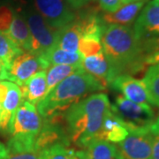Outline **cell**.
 I'll return each mask as SVG.
<instances>
[{
	"instance_id": "34",
	"label": "cell",
	"mask_w": 159,
	"mask_h": 159,
	"mask_svg": "<svg viewBox=\"0 0 159 159\" xmlns=\"http://www.w3.org/2000/svg\"><path fill=\"white\" fill-rule=\"evenodd\" d=\"M147 0H122L123 5L130 4V3H135V2H146Z\"/></svg>"
},
{
	"instance_id": "18",
	"label": "cell",
	"mask_w": 159,
	"mask_h": 159,
	"mask_svg": "<svg viewBox=\"0 0 159 159\" xmlns=\"http://www.w3.org/2000/svg\"><path fill=\"white\" fill-rule=\"evenodd\" d=\"M145 2H135L123 5L114 12H104L102 20L106 25L116 24L122 26H130L135 20L142 11Z\"/></svg>"
},
{
	"instance_id": "33",
	"label": "cell",
	"mask_w": 159,
	"mask_h": 159,
	"mask_svg": "<svg viewBox=\"0 0 159 159\" xmlns=\"http://www.w3.org/2000/svg\"><path fill=\"white\" fill-rule=\"evenodd\" d=\"M75 159H89L88 155L84 150H80V151H76V157Z\"/></svg>"
},
{
	"instance_id": "21",
	"label": "cell",
	"mask_w": 159,
	"mask_h": 159,
	"mask_svg": "<svg viewBox=\"0 0 159 159\" xmlns=\"http://www.w3.org/2000/svg\"><path fill=\"white\" fill-rule=\"evenodd\" d=\"M6 159H38L35 142L11 137L7 144Z\"/></svg>"
},
{
	"instance_id": "4",
	"label": "cell",
	"mask_w": 159,
	"mask_h": 159,
	"mask_svg": "<svg viewBox=\"0 0 159 159\" xmlns=\"http://www.w3.org/2000/svg\"><path fill=\"white\" fill-rule=\"evenodd\" d=\"M20 11L27 21L31 35L29 52L41 57L55 45L57 29L51 28L29 4L22 7Z\"/></svg>"
},
{
	"instance_id": "12",
	"label": "cell",
	"mask_w": 159,
	"mask_h": 159,
	"mask_svg": "<svg viewBox=\"0 0 159 159\" xmlns=\"http://www.w3.org/2000/svg\"><path fill=\"white\" fill-rule=\"evenodd\" d=\"M81 66L86 73L98 80L105 88L113 80L111 66L102 51L95 55L84 57Z\"/></svg>"
},
{
	"instance_id": "20",
	"label": "cell",
	"mask_w": 159,
	"mask_h": 159,
	"mask_svg": "<svg viewBox=\"0 0 159 159\" xmlns=\"http://www.w3.org/2000/svg\"><path fill=\"white\" fill-rule=\"evenodd\" d=\"M81 64L77 65H54L46 69V96L62 80L71 76L72 74L83 72ZM45 96V97H46Z\"/></svg>"
},
{
	"instance_id": "1",
	"label": "cell",
	"mask_w": 159,
	"mask_h": 159,
	"mask_svg": "<svg viewBox=\"0 0 159 159\" xmlns=\"http://www.w3.org/2000/svg\"><path fill=\"white\" fill-rule=\"evenodd\" d=\"M102 51L111 66L112 76L137 73L145 66L142 41L135 36L130 26L106 25L102 35Z\"/></svg>"
},
{
	"instance_id": "16",
	"label": "cell",
	"mask_w": 159,
	"mask_h": 159,
	"mask_svg": "<svg viewBox=\"0 0 159 159\" xmlns=\"http://www.w3.org/2000/svg\"><path fill=\"white\" fill-rule=\"evenodd\" d=\"M81 37V27L76 20L61 29H57L55 45L57 48L71 52H79L80 40Z\"/></svg>"
},
{
	"instance_id": "8",
	"label": "cell",
	"mask_w": 159,
	"mask_h": 159,
	"mask_svg": "<svg viewBox=\"0 0 159 159\" xmlns=\"http://www.w3.org/2000/svg\"><path fill=\"white\" fill-rule=\"evenodd\" d=\"M29 2L46 22L55 29H61L77 18L66 0H29Z\"/></svg>"
},
{
	"instance_id": "14",
	"label": "cell",
	"mask_w": 159,
	"mask_h": 159,
	"mask_svg": "<svg viewBox=\"0 0 159 159\" xmlns=\"http://www.w3.org/2000/svg\"><path fill=\"white\" fill-rule=\"evenodd\" d=\"M23 101L29 102L34 106L38 105L46 96V71H40L29 78L20 87Z\"/></svg>"
},
{
	"instance_id": "17",
	"label": "cell",
	"mask_w": 159,
	"mask_h": 159,
	"mask_svg": "<svg viewBox=\"0 0 159 159\" xmlns=\"http://www.w3.org/2000/svg\"><path fill=\"white\" fill-rule=\"evenodd\" d=\"M6 34L22 51H30L31 35L29 26L20 10H14L12 20Z\"/></svg>"
},
{
	"instance_id": "5",
	"label": "cell",
	"mask_w": 159,
	"mask_h": 159,
	"mask_svg": "<svg viewBox=\"0 0 159 159\" xmlns=\"http://www.w3.org/2000/svg\"><path fill=\"white\" fill-rule=\"evenodd\" d=\"M43 125L36 106L23 101L14 112L8 132L11 137L36 142Z\"/></svg>"
},
{
	"instance_id": "11",
	"label": "cell",
	"mask_w": 159,
	"mask_h": 159,
	"mask_svg": "<svg viewBox=\"0 0 159 159\" xmlns=\"http://www.w3.org/2000/svg\"><path fill=\"white\" fill-rule=\"evenodd\" d=\"M110 86L120 92L123 97L132 102L141 104H150L144 84L141 80L135 79L130 74H120L111 82Z\"/></svg>"
},
{
	"instance_id": "15",
	"label": "cell",
	"mask_w": 159,
	"mask_h": 159,
	"mask_svg": "<svg viewBox=\"0 0 159 159\" xmlns=\"http://www.w3.org/2000/svg\"><path fill=\"white\" fill-rule=\"evenodd\" d=\"M129 131L125 123L111 110L103 120L97 139L111 143H120L127 137Z\"/></svg>"
},
{
	"instance_id": "29",
	"label": "cell",
	"mask_w": 159,
	"mask_h": 159,
	"mask_svg": "<svg viewBox=\"0 0 159 159\" xmlns=\"http://www.w3.org/2000/svg\"><path fill=\"white\" fill-rule=\"evenodd\" d=\"M144 63H145V66H152V65L159 64V49L148 54V56L145 57Z\"/></svg>"
},
{
	"instance_id": "10",
	"label": "cell",
	"mask_w": 159,
	"mask_h": 159,
	"mask_svg": "<svg viewBox=\"0 0 159 159\" xmlns=\"http://www.w3.org/2000/svg\"><path fill=\"white\" fill-rule=\"evenodd\" d=\"M134 31L141 41L159 37V0H151L135 20Z\"/></svg>"
},
{
	"instance_id": "30",
	"label": "cell",
	"mask_w": 159,
	"mask_h": 159,
	"mask_svg": "<svg viewBox=\"0 0 159 159\" xmlns=\"http://www.w3.org/2000/svg\"><path fill=\"white\" fill-rule=\"evenodd\" d=\"M91 0H66V2L69 4L74 10H80L82 9L89 4Z\"/></svg>"
},
{
	"instance_id": "7",
	"label": "cell",
	"mask_w": 159,
	"mask_h": 159,
	"mask_svg": "<svg viewBox=\"0 0 159 159\" xmlns=\"http://www.w3.org/2000/svg\"><path fill=\"white\" fill-rule=\"evenodd\" d=\"M154 135L149 126L136 127L129 130L119 148L124 159H152Z\"/></svg>"
},
{
	"instance_id": "32",
	"label": "cell",
	"mask_w": 159,
	"mask_h": 159,
	"mask_svg": "<svg viewBox=\"0 0 159 159\" xmlns=\"http://www.w3.org/2000/svg\"><path fill=\"white\" fill-rule=\"evenodd\" d=\"M6 154H7L6 147L0 142V159H6Z\"/></svg>"
},
{
	"instance_id": "35",
	"label": "cell",
	"mask_w": 159,
	"mask_h": 159,
	"mask_svg": "<svg viewBox=\"0 0 159 159\" xmlns=\"http://www.w3.org/2000/svg\"><path fill=\"white\" fill-rule=\"evenodd\" d=\"M14 0H0V6L3 5H8V4H11Z\"/></svg>"
},
{
	"instance_id": "25",
	"label": "cell",
	"mask_w": 159,
	"mask_h": 159,
	"mask_svg": "<svg viewBox=\"0 0 159 159\" xmlns=\"http://www.w3.org/2000/svg\"><path fill=\"white\" fill-rule=\"evenodd\" d=\"M23 52L24 51L15 44L8 34L0 31V58L5 63L7 68L11 62Z\"/></svg>"
},
{
	"instance_id": "28",
	"label": "cell",
	"mask_w": 159,
	"mask_h": 159,
	"mask_svg": "<svg viewBox=\"0 0 159 159\" xmlns=\"http://www.w3.org/2000/svg\"><path fill=\"white\" fill-rule=\"evenodd\" d=\"M99 6L105 12H114L123 6L122 0H97Z\"/></svg>"
},
{
	"instance_id": "6",
	"label": "cell",
	"mask_w": 159,
	"mask_h": 159,
	"mask_svg": "<svg viewBox=\"0 0 159 159\" xmlns=\"http://www.w3.org/2000/svg\"><path fill=\"white\" fill-rule=\"evenodd\" d=\"M111 110L121 119L128 131L136 127L149 126L155 121V112L149 104L136 103L119 95Z\"/></svg>"
},
{
	"instance_id": "3",
	"label": "cell",
	"mask_w": 159,
	"mask_h": 159,
	"mask_svg": "<svg viewBox=\"0 0 159 159\" xmlns=\"http://www.w3.org/2000/svg\"><path fill=\"white\" fill-rule=\"evenodd\" d=\"M106 88L85 71L72 74L62 80L37 105L40 116L45 119L61 116L67 109L88 95Z\"/></svg>"
},
{
	"instance_id": "2",
	"label": "cell",
	"mask_w": 159,
	"mask_h": 159,
	"mask_svg": "<svg viewBox=\"0 0 159 159\" xmlns=\"http://www.w3.org/2000/svg\"><path fill=\"white\" fill-rule=\"evenodd\" d=\"M110 111L111 103L104 93L92 94L67 109L64 112V119L72 142L85 147L97 139Z\"/></svg>"
},
{
	"instance_id": "9",
	"label": "cell",
	"mask_w": 159,
	"mask_h": 159,
	"mask_svg": "<svg viewBox=\"0 0 159 159\" xmlns=\"http://www.w3.org/2000/svg\"><path fill=\"white\" fill-rule=\"evenodd\" d=\"M49 65L43 57L35 56L29 51H24L18 56L6 70V80L22 86L29 78L40 71H46Z\"/></svg>"
},
{
	"instance_id": "19",
	"label": "cell",
	"mask_w": 159,
	"mask_h": 159,
	"mask_svg": "<svg viewBox=\"0 0 159 159\" xmlns=\"http://www.w3.org/2000/svg\"><path fill=\"white\" fill-rule=\"evenodd\" d=\"M85 148L89 159H124L119 147L114 143L100 139L92 140Z\"/></svg>"
},
{
	"instance_id": "23",
	"label": "cell",
	"mask_w": 159,
	"mask_h": 159,
	"mask_svg": "<svg viewBox=\"0 0 159 159\" xmlns=\"http://www.w3.org/2000/svg\"><path fill=\"white\" fill-rule=\"evenodd\" d=\"M142 81L148 93L150 104L159 107V64L148 67Z\"/></svg>"
},
{
	"instance_id": "13",
	"label": "cell",
	"mask_w": 159,
	"mask_h": 159,
	"mask_svg": "<svg viewBox=\"0 0 159 159\" xmlns=\"http://www.w3.org/2000/svg\"><path fill=\"white\" fill-rule=\"evenodd\" d=\"M22 102L20 87L9 81L8 90L0 107V131L8 132L12 116Z\"/></svg>"
},
{
	"instance_id": "27",
	"label": "cell",
	"mask_w": 159,
	"mask_h": 159,
	"mask_svg": "<svg viewBox=\"0 0 159 159\" xmlns=\"http://www.w3.org/2000/svg\"><path fill=\"white\" fill-rule=\"evenodd\" d=\"M14 7L11 4L0 6V31L7 33L10 28L13 14H14Z\"/></svg>"
},
{
	"instance_id": "31",
	"label": "cell",
	"mask_w": 159,
	"mask_h": 159,
	"mask_svg": "<svg viewBox=\"0 0 159 159\" xmlns=\"http://www.w3.org/2000/svg\"><path fill=\"white\" fill-rule=\"evenodd\" d=\"M6 70H7V66L5 65V63L3 62V60L0 58V81L6 80Z\"/></svg>"
},
{
	"instance_id": "24",
	"label": "cell",
	"mask_w": 159,
	"mask_h": 159,
	"mask_svg": "<svg viewBox=\"0 0 159 159\" xmlns=\"http://www.w3.org/2000/svg\"><path fill=\"white\" fill-rule=\"evenodd\" d=\"M76 151L69 148L67 143L57 142L41 149L38 159H75Z\"/></svg>"
},
{
	"instance_id": "22",
	"label": "cell",
	"mask_w": 159,
	"mask_h": 159,
	"mask_svg": "<svg viewBox=\"0 0 159 159\" xmlns=\"http://www.w3.org/2000/svg\"><path fill=\"white\" fill-rule=\"evenodd\" d=\"M49 66L54 65H77L81 64L84 57L80 52H71L61 50L56 46L51 47L44 55L41 56Z\"/></svg>"
},
{
	"instance_id": "26",
	"label": "cell",
	"mask_w": 159,
	"mask_h": 159,
	"mask_svg": "<svg viewBox=\"0 0 159 159\" xmlns=\"http://www.w3.org/2000/svg\"><path fill=\"white\" fill-rule=\"evenodd\" d=\"M102 51V38L81 35L79 43V52L83 57L92 56Z\"/></svg>"
}]
</instances>
